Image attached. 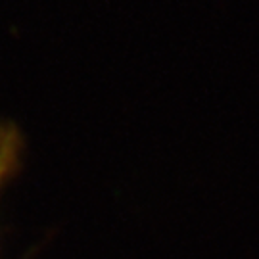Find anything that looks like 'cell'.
Segmentation results:
<instances>
[{
    "label": "cell",
    "mask_w": 259,
    "mask_h": 259,
    "mask_svg": "<svg viewBox=\"0 0 259 259\" xmlns=\"http://www.w3.org/2000/svg\"><path fill=\"white\" fill-rule=\"evenodd\" d=\"M16 152H18V140L14 131H2L0 133V186L4 177L10 173L12 163L16 161Z\"/></svg>",
    "instance_id": "1"
}]
</instances>
